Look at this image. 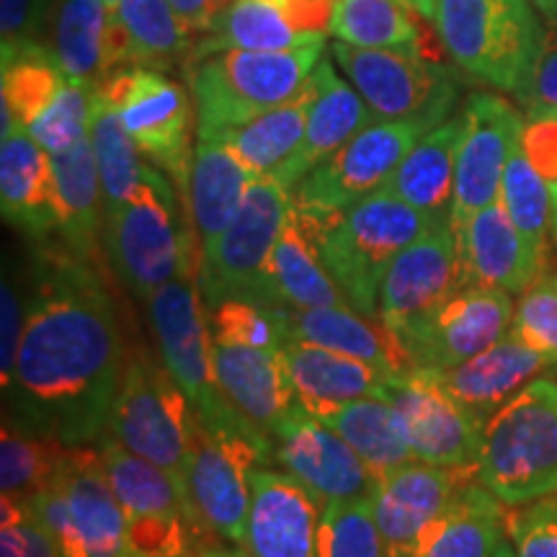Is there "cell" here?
I'll return each instance as SVG.
<instances>
[{"instance_id":"6da1fadb","label":"cell","mask_w":557,"mask_h":557,"mask_svg":"<svg viewBox=\"0 0 557 557\" xmlns=\"http://www.w3.org/2000/svg\"><path fill=\"white\" fill-rule=\"evenodd\" d=\"M34 243L5 418L65 447H94L107 436L129 357L120 310L101 267L60 238Z\"/></svg>"},{"instance_id":"7a4b0ae2","label":"cell","mask_w":557,"mask_h":557,"mask_svg":"<svg viewBox=\"0 0 557 557\" xmlns=\"http://www.w3.org/2000/svg\"><path fill=\"white\" fill-rule=\"evenodd\" d=\"M178 197L176 184L150 163L137 191L103 212L109 267L145 305L186 267L199 263L197 233L184 220Z\"/></svg>"},{"instance_id":"3957f363","label":"cell","mask_w":557,"mask_h":557,"mask_svg":"<svg viewBox=\"0 0 557 557\" xmlns=\"http://www.w3.org/2000/svg\"><path fill=\"white\" fill-rule=\"evenodd\" d=\"M302 218L315 233L320 259L336 278L348 305L369 318H377L380 287L389 263L423 233L449 220L421 212L385 189L361 199L333 220L320 222L308 214Z\"/></svg>"},{"instance_id":"277c9868","label":"cell","mask_w":557,"mask_h":557,"mask_svg":"<svg viewBox=\"0 0 557 557\" xmlns=\"http://www.w3.org/2000/svg\"><path fill=\"white\" fill-rule=\"evenodd\" d=\"M323 47L325 39H318L295 50H225L186 62L197 137H222L297 96L323 60Z\"/></svg>"},{"instance_id":"5b68a950","label":"cell","mask_w":557,"mask_h":557,"mask_svg":"<svg viewBox=\"0 0 557 557\" xmlns=\"http://www.w3.org/2000/svg\"><path fill=\"white\" fill-rule=\"evenodd\" d=\"M478 483L506 508L557 493V380L534 377L485 421Z\"/></svg>"},{"instance_id":"8992f818","label":"cell","mask_w":557,"mask_h":557,"mask_svg":"<svg viewBox=\"0 0 557 557\" xmlns=\"http://www.w3.org/2000/svg\"><path fill=\"white\" fill-rule=\"evenodd\" d=\"M197 269L199 263L186 267L176 278H171L165 287H160L150 297L148 318L152 333H156L160 359L189 398L194 416L207 429L267 436L240 410H235L233 403L222 395L218 377H214L212 338H209Z\"/></svg>"},{"instance_id":"52a82bcc","label":"cell","mask_w":557,"mask_h":557,"mask_svg":"<svg viewBox=\"0 0 557 557\" xmlns=\"http://www.w3.org/2000/svg\"><path fill=\"white\" fill-rule=\"evenodd\" d=\"M271 465H276L271 438L212 431L194 416L184 493L194 527L207 547H243L250 508V472Z\"/></svg>"},{"instance_id":"ba28073f","label":"cell","mask_w":557,"mask_h":557,"mask_svg":"<svg viewBox=\"0 0 557 557\" xmlns=\"http://www.w3.org/2000/svg\"><path fill=\"white\" fill-rule=\"evenodd\" d=\"M436 32L465 73L517 96L542 41L532 0H438Z\"/></svg>"},{"instance_id":"9c48e42d","label":"cell","mask_w":557,"mask_h":557,"mask_svg":"<svg viewBox=\"0 0 557 557\" xmlns=\"http://www.w3.org/2000/svg\"><path fill=\"white\" fill-rule=\"evenodd\" d=\"M60 557H129L127 519L99 447H73L60 475L29 498Z\"/></svg>"},{"instance_id":"30bf717a","label":"cell","mask_w":557,"mask_h":557,"mask_svg":"<svg viewBox=\"0 0 557 557\" xmlns=\"http://www.w3.org/2000/svg\"><path fill=\"white\" fill-rule=\"evenodd\" d=\"M194 410L163 359L148 348L129 351L107 436L165 470L184 491ZM186 498V493H184ZM189 508V506H186Z\"/></svg>"},{"instance_id":"8fae6325","label":"cell","mask_w":557,"mask_h":557,"mask_svg":"<svg viewBox=\"0 0 557 557\" xmlns=\"http://www.w3.org/2000/svg\"><path fill=\"white\" fill-rule=\"evenodd\" d=\"M295 205V191L274 176L253 181L238 214L222 233L199 250L197 282L205 310L222 299L267 302V269L271 250Z\"/></svg>"},{"instance_id":"7c38bea8","label":"cell","mask_w":557,"mask_h":557,"mask_svg":"<svg viewBox=\"0 0 557 557\" xmlns=\"http://www.w3.org/2000/svg\"><path fill=\"white\" fill-rule=\"evenodd\" d=\"M96 90L114 107L122 127L148 163L169 176L186 199L194 160L197 109L191 94L156 67H116Z\"/></svg>"},{"instance_id":"4fadbf2b","label":"cell","mask_w":557,"mask_h":557,"mask_svg":"<svg viewBox=\"0 0 557 557\" xmlns=\"http://www.w3.org/2000/svg\"><path fill=\"white\" fill-rule=\"evenodd\" d=\"M426 120H374L344 148L312 169L295 186V207L312 220H333L377 194L410 148L434 129Z\"/></svg>"},{"instance_id":"5bb4252c","label":"cell","mask_w":557,"mask_h":557,"mask_svg":"<svg viewBox=\"0 0 557 557\" xmlns=\"http://www.w3.org/2000/svg\"><path fill=\"white\" fill-rule=\"evenodd\" d=\"M331 54L374 120L442 124L451 116L459 88L442 60L398 50H369L341 39L331 45Z\"/></svg>"},{"instance_id":"9a60e30c","label":"cell","mask_w":557,"mask_h":557,"mask_svg":"<svg viewBox=\"0 0 557 557\" xmlns=\"http://www.w3.org/2000/svg\"><path fill=\"white\" fill-rule=\"evenodd\" d=\"M513 295L462 284L421 320L395 333L410 369H451L478 357L511 331Z\"/></svg>"},{"instance_id":"2e32d148","label":"cell","mask_w":557,"mask_h":557,"mask_svg":"<svg viewBox=\"0 0 557 557\" xmlns=\"http://www.w3.org/2000/svg\"><path fill=\"white\" fill-rule=\"evenodd\" d=\"M377 398L398 410L416 462L475 470L483 423L429 369H406L387 377Z\"/></svg>"},{"instance_id":"e0dca14e","label":"cell","mask_w":557,"mask_h":557,"mask_svg":"<svg viewBox=\"0 0 557 557\" xmlns=\"http://www.w3.org/2000/svg\"><path fill=\"white\" fill-rule=\"evenodd\" d=\"M462 114L465 132L457 152L455 194L449 207L451 230H459L472 214L498 199L506 163L524 129V114L487 90L472 94Z\"/></svg>"},{"instance_id":"ac0fdd59","label":"cell","mask_w":557,"mask_h":557,"mask_svg":"<svg viewBox=\"0 0 557 557\" xmlns=\"http://www.w3.org/2000/svg\"><path fill=\"white\" fill-rule=\"evenodd\" d=\"M271 442L278 468L308 485L323 504L369 498L377 485L351 444L299 403L278 421Z\"/></svg>"},{"instance_id":"d6986e66","label":"cell","mask_w":557,"mask_h":557,"mask_svg":"<svg viewBox=\"0 0 557 557\" xmlns=\"http://www.w3.org/2000/svg\"><path fill=\"white\" fill-rule=\"evenodd\" d=\"M323 508V500L287 470L256 468L243 547L253 557H320Z\"/></svg>"},{"instance_id":"ffe728a7","label":"cell","mask_w":557,"mask_h":557,"mask_svg":"<svg viewBox=\"0 0 557 557\" xmlns=\"http://www.w3.org/2000/svg\"><path fill=\"white\" fill-rule=\"evenodd\" d=\"M457 287H462V269L457 235L447 220L410 243L389 263L380 287L377 320L395 336L434 310Z\"/></svg>"},{"instance_id":"44dd1931","label":"cell","mask_w":557,"mask_h":557,"mask_svg":"<svg viewBox=\"0 0 557 557\" xmlns=\"http://www.w3.org/2000/svg\"><path fill=\"white\" fill-rule=\"evenodd\" d=\"M470 480H478L475 470L426 462H410L377 480L369 504L387 557H413L423 532L442 517L444 508Z\"/></svg>"},{"instance_id":"7402d4cb","label":"cell","mask_w":557,"mask_h":557,"mask_svg":"<svg viewBox=\"0 0 557 557\" xmlns=\"http://www.w3.org/2000/svg\"><path fill=\"white\" fill-rule=\"evenodd\" d=\"M455 235L462 284L524 295L547 267V256L529 246L498 199L472 214Z\"/></svg>"},{"instance_id":"603a6c76","label":"cell","mask_w":557,"mask_h":557,"mask_svg":"<svg viewBox=\"0 0 557 557\" xmlns=\"http://www.w3.org/2000/svg\"><path fill=\"white\" fill-rule=\"evenodd\" d=\"M0 207L3 220L32 240L58 238L60 209L52 156L18 124H5L0 132Z\"/></svg>"},{"instance_id":"cb8c5ba5","label":"cell","mask_w":557,"mask_h":557,"mask_svg":"<svg viewBox=\"0 0 557 557\" xmlns=\"http://www.w3.org/2000/svg\"><path fill=\"white\" fill-rule=\"evenodd\" d=\"M212 364L222 395L271 438L297 403L282 351L212 338Z\"/></svg>"},{"instance_id":"d4e9b609","label":"cell","mask_w":557,"mask_h":557,"mask_svg":"<svg viewBox=\"0 0 557 557\" xmlns=\"http://www.w3.org/2000/svg\"><path fill=\"white\" fill-rule=\"evenodd\" d=\"M191 32L169 0H120L103 29V73L116 67H171L191 54ZM101 83V81H99Z\"/></svg>"},{"instance_id":"484cf974","label":"cell","mask_w":557,"mask_h":557,"mask_svg":"<svg viewBox=\"0 0 557 557\" xmlns=\"http://www.w3.org/2000/svg\"><path fill=\"white\" fill-rule=\"evenodd\" d=\"M312 81H315V96H312L308 129H305L295 156L274 173V178L287 184L292 191L312 169H318L323 160L344 148L357 132L374 122L359 90L341 78L333 67V60H320Z\"/></svg>"},{"instance_id":"4316f807","label":"cell","mask_w":557,"mask_h":557,"mask_svg":"<svg viewBox=\"0 0 557 557\" xmlns=\"http://www.w3.org/2000/svg\"><path fill=\"white\" fill-rule=\"evenodd\" d=\"M547 357L529 348L511 331L491 348L480 351L462 364L434 372V377L485 426V421L504 403L532 382L542 369H549Z\"/></svg>"},{"instance_id":"83f0119b","label":"cell","mask_w":557,"mask_h":557,"mask_svg":"<svg viewBox=\"0 0 557 557\" xmlns=\"http://www.w3.org/2000/svg\"><path fill=\"white\" fill-rule=\"evenodd\" d=\"M259 178L222 137H197L189 173V218L199 250L233 222Z\"/></svg>"},{"instance_id":"f1b7e54d","label":"cell","mask_w":557,"mask_h":557,"mask_svg":"<svg viewBox=\"0 0 557 557\" xmlns=\"http://www.w3.org/2000/svg\"><path fill=\"white\" fill-rule=\"evenodd\" d=\"M282 359L297 403L315 416L367 395H380L387 380L364 361L292 336L282 348Z\"/></svg>"},{"instance_id":"f546056e","label":"cell","mask_w":557,"mask_h":557,"mask_svg":"<svg viewBox=\"0 0 557 557\" xmlns=\"http://www.w3.org/2000/svg\"><path fill=\"white\" fill-rule=\"evenodd\" d=\"M267 302L274 308L312 310L329 305H348L336 278L320 259L318 240L297 207L292 212L271 250L267 269Z\"/></svg>"},{"instance_id":"4dcf8cb0","label":"cell","mask_w":557,"mask_h":557,"mask_svg":"<svg viewBox=\"0 0 557 557\" xmlns=\"http://www.w3.org/2000/svg\"><path fill=\"white\" fill-rule=\"evenodd\" d=\"M287 325L292 338L310 341V344L364 361L385 377H395L410 369L398 338L377 318H369L351 305H329V308L312 310L287 308Z\"/></svg>"},{"instance_id":"1f68e13d","label":"cell","mask_w":557,"mask_h":557,"mask_svg":"<svg viewBox=\"0 0 557 557\" xmlns=\"http://www.w3.org/2000/svg\"><path fill=\"white\" fill-rule=\"evenodd\" d=\"M54 184H58L60 233L58 238L83 261L101 267L103 250V189L99 165L88 137L73 148L52 152Z\"/></svg>"},{"instance_id":"d6a6232c","label":"cell","mask_w":557,"mask_h":557,"mask_svg":"<svg viewBox=\"0 0 557 557\" xmlns=\"http://www.w3.org/2000/svg\"><path fill=\"white\" fill-rule=\"evenodd\" d=\"M465 114L449 116L447 122L436 124L410 148L400 165L382 189L393 194L421 212L449 218L451 194H455L457 152L462 143Z\"/></svg>"},{"instance_id":"836d02e7","label":"cell","mask_w":557,"mask_h":557,"mask_svg":"<svg viewBox=\"0 0 557 557\" xmlns=\"http://www.w3.org/2000/svg\"><path fill=\"white\" fill-rule=\"evenodd\" d=\"M506 506L470 480L423 532L413 557H493L506 542Z\"/></svg>"},{"instance_id":"e575fe53","label":"cell","mask_w":557,"mask_h":557,"mask_svg":"<svg viewBox=\"0 0 557 557\" xmlns=\"http://www.w3.org/2000/svg\"><path fill=\"white\" fill-rule=\"evenodd\" d=\"M318 39H325V34L299 29L287 9V0H233L218 24L191 47L186 62L225 50H295Z\"/></svg>"},{"instance_id":"d590c367","label":"cell","mask_w":557,"mask_h":557,"mask_svg":"<svg viewBox=\"0 0 557 557\" xmlns=\"http://www.w3.org/2000/svg\"><path fill=\"white\" fill-rule=\"evenodd\" d=\"M421 18L408 0H336L329 32L354 47L442 60V50H431Z\"/></svg>"},{"instance_id":"8d00e7d4","label":"cell","mask_w":557,"mask_h":557,"mask_svg":"<svg viewBox=\"0 0 557 557\" xmlns=\"http://www.w3.org/2000/svg\"><path fill=\"white\" fill-rule=\"evenodd\" d=\"M318 418L351 444L374 480L387 478L389 472L416 462L398 410L385 398L367 395V398L325 410Z\"/></svg>"},{"instance_id":"74e56055","label":"cell","mask_w":557,"mask_h":557,"mask_svg":"<svg viewBox=\"0 0 557 557\" xmlns=\"http://www.w3.org/2000/svg\"><path fill=\"white\" fill-rule=\"evenodd\" d=\"M312 96H315V81L310 75V81L297 96H292L282 107L263 111L256 120L225 132L222 139L238 152V158L256 176H274L302 143Z\"/></svg>"},{"instance_id":"f35d334b","label":"cell","mask_w":557,"mask_h":557,"mask_svg":"<svg viewBox=\"0 0 557 557\" xmlns=\"http://www.w3.org/2000/svg\"><path fill=\"white\" fill-rule=\"evenodd\" d=\"M0 101H3V127L18 124L29 129L47 109L58 101L62 88L67 86V75L47 50V45L5 47L3 70H0Z\"/></svg>"},{"instance_id":"ab89813d","label":"cell","mask_w":557,"mask_h":557,"mask_svg":"<svg viewBox=\"0 0 557 557\" xmlns=\"http://www.w3.org/2000/svg\"><path fill=\"white\" fill-rule=\"evenodd\" d=\"M109 5L103 0H58L50 50L67 78L96 88L103 78V29Z\"/></svg>"},{"instance_id":"60d3db41","label":"cell","mask_w":557,"mask_h":557,"mask_svg":"<svg viewBox=\"0 0 557 557\" xmlns=\"http://www.w3.org/2000/svg\"><path fill=\"white\" fill-rule=\"evenodd\" d=\"M88 143L90 150H94L96 165H99L103 209H111L127 199L132 191H137L150 163L139 152L137 145L132 143L127 129L122 127L114 107L96 88L90 94Z\"/></svg>"},{"instance_id":"b9f144b4","label":"cell","mask_w":557,"mask_h":557,"mask_svg":"<svg viewBox=\"0 0 557 557\" xmlns=\"http://www.w3.org/2000/svg\"><path fill=\"white\" fill-rule=\"evenodd\" d=\"M70 449L54 438L32 434L3 418L0 434V491L3 498L29 500L52 485L65 468Z\"/></svg>"},{"instance_id":"7bdbcfd3","label":"cell","mask_w":557,"mask_h":557,"mask_svg":"<svg viewBox=\"0 0 557 557\" xmlns=\"http://www.w3.org/2000/svg\"><path fill=\"white\" fill-rule=\"evenodd\" d=\"M498 201L506 207L508 218L513 220L519 233L529 240V246L537 250V253L547 256L555 214L553 191H549V184L534 169L532 160H529L521 139L506 163Z\"/></svg>"},{"instance_id":"ee69618b","label":"cell","mask_w":557,"mask_h":557,"mask_svg":"<svg viewBox=\"0 0 557 557\" xmlns=\"http://www.w3.org/2000/svg\"><path fill=\"white\" fill-rule=\"evenodd\" d=\"M209 336L235 344L261 346L282 351L289 338L287 308L256 302V299H222L207 310Z\"/></svg>"},{"instance_id":"f6af8a7d","label":"cell","mask_w":557,"mask_h":557,"mask_svg":"<svg viewBox=\"0 0 557 557\" xmlns=\"http://www.w3.org/2000/svg\"><path fill=\"white\" fill-rule=\"evenodd\" d=\"M320 557H387L369 498L325 504Z\"/></svg>"},{"instance_id":"bcb514c9","label":"cell","mask_w":557,"mask_h":557,"mask_svg":"<svg viewBox=\"0 0 557 557\" xmlns=\"http://www.w3.org/2000/svg\"><path fill=\"white\" fill-rule=\"evenodd\" d=\"M90 94H94V88L70 78L67 86L62 88V94L58 96V101H54L26 132H29L50 156L52 152H62L73 148V145L83 143V139L88 137Z\"/></svg>"},{"instance_id":"7dc6e473","label":"cell","mask_w":557,"mask_h":557,"mask_svg":"<svg viewBox=\"0 0 557 557\" xmlns=\"http://www.w3.org/2000/svg\"><path fill=\"white\" fill-rule=\"evenodd\" d=\"M511 333L549 364L557 367V284L555 278H540L529 287L513 308Z\"/></svg>"},{"instance_id":"c3c4849f","label":"cell","mask_w":557,"mask_h":557,"mask_svg":"<svg viewBox=\"0 0 557 557\" xmlns=\"http://www.w3.org/2000/svg\"><path fill=\"white\" fill-rule=\"evenodd\" d=\"M508 537L517 557H557V498H540L508 513Z\"/></svg>"},{"instance_id":"681fc988","label":"cell","mask_w":557,"mask_h":557,"mask_svg":"<svg viewBox=\"0 0 557 557\" xmlns=\"http://www.w3.org/2000/svg\"><path fill=\"white\" fill-rule=\"evenodd\" d=\"M0 557H60L50 534L34 519L29 500H0Z\"/></svg>"},{"instance_id":"f907efd6","label":"cell","mask_w":557,"mask_h":557,"mask_svg":"<svg viewBox=\"0 0 557 557\" xmlns=\"http://www.w3.org/2000/svg\"><path fill=\"white\" fill-rule=\"evenodd\" d=\"M529 114H547L557 111V16L545 18L537 58L532 62L524 86L513 96Z\"/></svg>"},{"instance_id":"816d5d0a","label":"cell","mask_w":557,"mask_h":557,"mask_svg":"<svg viewBox=\"0 0 557 557\" xmlns=\"http://www.w3.org/2000/svg\"><path fill=\"white\" fill-rule=\"evenodd\" d=\"M26 329V292L18 278L5 269L3 287H0V385H11L13 369H16L21 338Z\"/></svg>"},{"instance_id":"f5cc1de1","label":"cell","mask_w":557,"mask_h":557,"mask_svg":"<svg viewBox=\"0 0 557 557\" xmlns=\"http://www.w3.org/2000/svg\"><path fill=\"white\" fill-rule=\"evenodd\" d=\"M521 145H524L534 169L549 184L553 199H557V111L524 116Z\"/></svg>"},{"instance_id":"db71d44e","label":"cell","mask_w":557,"mask_h":557,"mask_svg":"<svg viewBox=\"0 0 557 557\" xmlns=\"http://www.w3.org/2000/svg\"><path fill=\"white\" fill-rule=\"evenodd\" d=\"M54 0H3L0 3V34L5 47L39 41L45 21L52 13ZM41 45V41H39Z\"/></svg>"},{"instance_id":"11a10c76","label":"cell","mask_w":557,"mask_h":557,"mask_svg":"<svg viewBox=\"0 0 557 557\" xmlns=\"http://www.w3.org/2000/svg\"><path fill=\"white\" fill-rule=\"evenodd\" d=\"M169 3L184 21L186 29L191 34H207L218 24L222 13L233 5V0H169Z\"/></svg>"},{"instance_id":"9f6ffc18","label":"cell","mask_w":557,"mask_h":557,"mask_svg":"<svg viewBox=\"0 0 557 557\" xmlns=\"http://www.w3.org/2000/svg\"><path fill=\"white\" fill-rule=\"evenodd\" d=\"M199 557H253L246 547H230V545H218L209 547Z\"/></svg>"},{"instance_id":"6f0895ef","label":"cell","mask_w":557,"mask_h":557,"mask_svg":"<svg viewBox=\"0 0 557 557\" xmlns=\"http://www.w3.org/2000/svg\"><path fill=\"white\" fill-rule=\"evenodd\" d=\"M532 3L537 5V11L542 13V18L557 16V0H532Z\"/></svg>"},{"instance_id":"680465c9","label":"cell","mask_w":557,"mask_h":557,"mask_svg":"<svg viewBox=\"0 0 557 557\" xmlns=\"http://www.w3.org/2000/svg\"><path fill=\"white\" fill-rule=\"evenodd\" d=\"M493 557H517V553H513V547L508 545V542H504V545L496 549V555H493Z\"/></svg>"},{"instance_id":"91938a15","label":"cell","mask_w":557,"mask_h":557,"mask_svg":"<svg viewBox=\"0 0 557 557\" xmlns=\"http://www.w3.org/2000/svg\"><path fill=\"white\" fill-rule=\"evenodd\" d=\"M553 205H555V214H553V243H555V248H557V199H553Z\"/></svg>"},{"instance_id":"94428289","label":"cell","mask_w":557,"mask_h":557,"mask_svg":"<svg viewBox=\"0 0 557 557\" xmlns=\"http://www.w3.org/2000/svg\"><path fill=\"white\" fill-rule=\"evenodd\" d=\"M103 3H107L109 9H111V5H120V0H103Z\"/></svg>"},{"instance_id":"6125c7cd","label":"cell","mask_w":557,"mask_h":557,"mask_svg":"<svg viewBox=\"0 0 557 557\" xmlns=\"http://www.w3.org/2000/svg\"><path fill=\"white\" fill-rule=\"evenodd\" d=\"M555 284H557V274H555Z\"/></svg>"}]
</instances>
